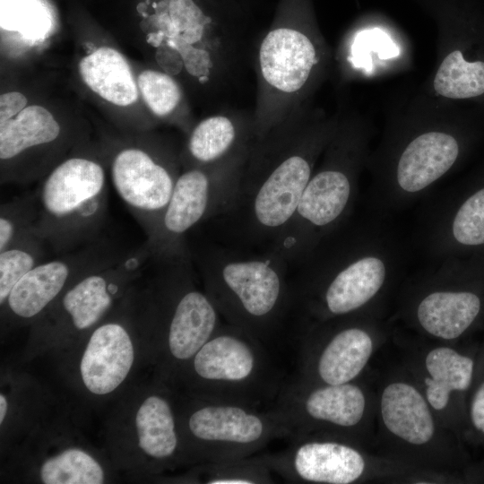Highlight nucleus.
<instances>
[{
  "label": "nucleus",
  "mask_w": 484,
  "mask_h": 484,
  "mask_svg": "<svg viewBox=\"0 0 484 484\" xmlns=\"http://www.w3.org/2000/svg\"><path fill=\"white\" fill-rule=\"evenodd\" d=\"M151 262L144 241L76 281L30 324L28 355L76 346L121 304Z\"/></svg>",
  "instance_id": "5"
},
{
  "label": "nucleus",
  "mask_w": 484,
  "mask_h": 484,
  "mask_svg": "<svg viewBox=\"0 0 484 484\" xmlns=\"http://www.w3.org/2000/svg\"><path fill=\"white\" fill-rule=\"evenodd\" d=\"M476 360L449 347L431 350L425 359L428 373L426 398L435 410H443L453 393H464L472 384Z\"/></svg>",
  "instance_id": "24"
},
{
  "label": "nucleus",
  "mask_w": 484,
  "mask_h": 484,
  "mask_svg": "<svg viewBox=\"0 0 484 484\" xmlns=\"http://www.w3.org/2000/svg\"><path fill=\"white\" fill-rule=\"evenodd\" d=\"M141 96L153 117L174 122L188 134L190 123L183 88L175 77L162 70L146 69L137 76Z\"/></svg>",
  "instance_id": "25"
},
{
  "label": "nucleus",
  "mask_w": 484,
  "mask_h": 484,
  "mask_svg": "<svg viewBox=\"0 0 484 484\" xmlns=\"http://www.w3.org/2000/svg\"><path fill=\"white\" fill-rule=\"evenodd\" d=\"M272 470L264 455L194 466L182 480L206 484L272 483Z\"/></svg>",
  "instance_id": "26"
},
{
  "label": "nucleus",
  "mask_w": 484,
  "mask_h": 484,
  "mask_svg": "<svg viewBox=\"0 0 484 484\" xmlns=\"http://www.w3.org/2000/svg\"><path fill=\"white\" fill-rule=\"evenodd\" d=\"M61 134V125L52 113L39 105L27 106L15 117L0 122L2 166L16 164L32 151L48 148Z\"/></svg>",
  "instance_id": "22"
},
{
  "label": "nucleus",
  "mask_w": 484,
  "mask_h": 484,
  "mask_svg": "<svg viewBox=\"0 0 484 484\" xmlns=\"http://www.w3.org/2000/svg\"><path fill=\"white\" fill-rule=\"evenodd\" d=\"M290 439L285 450L264 454L272 471L289 482L350 484L364 473V457L346 443L308 435Z\"/></svg>",
  "instance_id": "16"
},
{
  "label": "nucleus",
  "mask_w": 484,
  "mask_h": 484,
  "mask_svg": "<svg viewBox=\"0 0 484 484\" xmlns=\"http://www.w3.org/2000/svg\"><path fill=\"white\" fill-rule=\"evenodd\" d=\"M436 91L446 98L466 99L484 93V62H467L459 50L441 63L434 79Z\"/></svg>",
  "instance_id": "27"
},
{
  "label": "nucleus",
  "mask_w": 484,
  "mask_h": 484,
  "mask_svg": "<svg viewBox=\"0 0 484 484\" xmlns=\"http://www.w3.org/2000/svg\"><path fill=\"white\" fill-rule=\"evenodd\" d=\"M191 258L189 250L152 259L149 291L158 333L155 363L159 378L169 385L223 324L204 289L195 284Z\"/></svg>",
  "instance_id": "6"
},
{
  "label": "nucleus",
  "mask_w": 484,
  "mask_h": 484,
  "mask_svg": "<svg viewBox=\"0 0 484 484\" xmlns=\"http://www.w3.org/2000/svg\"><path fill=\"white\" fill-rule=\"evenodd\" d=\"M134 287L121 304L80 341L83 342L82 346H77L81 352L76 376L82 390L91 396L115 393L134 367L138 352L137 327L144 315V298L141 296V313H138Z\"/></svg>",
  "instance_id": "12"
},
{
  "label": "nucleus",
  "mask_w": 484,
  "mask_h": 484,
  "mask_svg": "<svg viewBox=\"0 0 484 484\" xmlns=\"http://www.w3.org/2000/svg\"><path fill=\"white\" fill-rule=\"evenodd\" d=\"M27 98L19 91H8L0 97V122L15 117L27 106Z\"/></svg>",
  "instance_id": "31"
},
{
  "label": "nucleus",
  "mask_w": 484,
  "mask_h": 484,
  "mask_svg": "<svg viewBox=\"0 0 484 484\" xmlns=\"http://www.w3.org/2000/svg\"><path fill=\"white\" fill-rule=\"evenodd\" d=\"M324 160L314 169L296 211L272 250L290 267L302 262L322 241L343 227L358 194V145L347 132H334Z\"/></svg>",
  "instance_id": "8"
},
{
  "label": "nucleus",
  "mask_w": 484,
  "mask_h": 484,
  "mask_svg": "<svg viewBox=\"0 0 484 484\" xmlns=\"http://www.w3.org/2000/svg\"><path fill=\"white\" fill-rule=\"evenodd\" d=\"M180 164L179 153L162 144L151 151L124 147L112 158L113 187L141 225L146 240L153 236L169 201Z\"/></svg>",
  "instance_id": "13"
},
{
  "label": "nucleus",
  "mask_w": 484,
  "mask_h": 484,
  "mask_svg": "<svg viewBox=\"0 0 484 484\" xmlns=\"http://www.w3.org/2000/svg\"><path fill=\"white\" fill-rule=\"evenodd\" d=\"M380 408L385 426L395 436L412 445L431 440L435 424L428 401L411 385L393 382L386 385Z\"/></svg>",
  "instance_id": "21"
},
{
  "label": "nucleus",
  "mask_w": 484,
  "mask_h": 484,
  "mask_svg": "<svg viewBox=\"0 0 484 484\" xmlns=\"http://www.w3.org/2000/svg\"><path fill=\"white\" fill-rule=\"evenodd\" d=\"M27 460L26 472L38 483L102 484L109 476L104 459L73 438L54 439Z\"/></svg>",
  "instance_id": "19"
},
{
  "label": "nucleus",
  "mask_w": 484,
  "mask_h": 484,
  "mask_svg": "<svg viewBox=\"0 0 484 484\" xmlns=\"http://www.w3.org/2000/svg\"><path fill=\"white\" fill-rule=\"evenodd\" d=\"M123 252L99 238L57 258L41 262L13 288L1 306L2 316L10 322L31 324L76 281Z\"/></svg>",
  "instance_id": "14"
},
{
  "label": "nucleus",
  "mask_w": 484,
  "mask_h": 484,
  "mask_svg": "<svg viewBox=\"0 0 484 484\" xmlns=\"http://www.w3.org/2000/svg\"><path fill=\"white\" fill-rule=\"evenodd\" d=\"M427 247L437 260L484 246V187L454 204L441 203L427 232Z\"/></svg>",
  "instance_id": "20"
},
{
  "label": "nucleus",
  "mask_w": 484,
  "mask_h": 484,
  "mask_svg": "<svg viewBox=\"0 0 484 484\" xmlns=\"http://www.w3.org/2000/svg\"><path fill=\"white\" fill-rule=\"evenodd\" d=\"M342 316L341 324L332 333L315 353L303 354L301 380L326 385L352 382L364 369L373 350L368 331Z\"/></svg>",
  "instance_id": "18"
},
{
  "label": "nucleus",
  "mask_w": 484,
  "mask_h": 484,
  "mask_svg": "<svg viewBox=\"0 0 484 484\" xmlns=\"http://www.w3.org/2000/svg\"><path fill=\"white\" fill-rule=\"evenodd\" d=\"M397 262L385 236L341 227L295 266L298 311L318 322L354 315L380 295Z\"/></svg>",
  "instance_id": "3"
},
{
  "label": "nucleus",
  "mask_w": 484,
  "mask_h": 484,
  "mask_svg": "<svg viewBox=\"0 0 484 484\" xmlns=\"http://www.w3.org/2000/svg\"><path fill=\"white\" fill-rule=\"evenodd\" d=\"M108 439L115 462L133 473L154 476L182 466L175 390L160 379L141 389L116 416Z\"/></svg>",
  "instance_id": "10"
},
{
  "label": "nucleus",
  "mask_w": 484,
  "mask_h": 484,
  "mask_svg": "<svg viewBox=\"0 0 484 484\" xmlns=\"http://www.w3.org/2000/svg\"><path fill=\"white\" fill-rule=\"evenodd\" d=\"M247 157L183 169L153 236L145 240L151 258L188 252L186 240L188 231L229 212L237 196Z\"/></svg>",
  "instance_id": "11"
},
{
  "label": "nucleus",
  "mask_w": 484,
  "mask_h": 484,
  "mask_svg": "<svg viewBox=\"0 0 484 484\" xmlns=\"http://www.w3.org/2000/svg\"><path fill=\"white\" fill-rule=\"evenodd\" d=\"M195 259L203 289L225 323L270 350L286 340L288 321L298 307L290 265L280 254L214 246Z\"/></svg>",
  "instance_id": "2"
},
{
  "label": "nucleus",
  "mask_w": 484,
  "mask_h": 484,
  "mask_svg": "<svg viewBox=\"0 0 484 484\" xmlns=\"http://www.w3.org/2000/svg\"><path fill=\"white\" fill-rule=\"evenodd\" d=\"M438 261L423 278L424 290L415 300L413 316L428 334L454 340L480 320L484 296L481 290L462 282L465 270L455 257Z\"/></svg>",
  "instance_id": "15"
},
{
  "label": "nucleus",
  "mask_w": 484,
  "mask_h": 484,
  "mask_svg": "<svg viewBox=\"0 0 484 484\" xmlns=\"http://www.w3.org/2000/svg\"><path fill=\"white\" fill-rule=\"evenodd\" d=\"M79 72L84 83L111 104L126 107L138 99V85L131 68L115 48L101 47L84 56Z\"/></svg>",
  "instance_id": "23"
},
{
  "label": "nucleus",
  "mask_w": 484,
  "mask_h": 484,
  "mask_svg": "<svg viewBox=\"0 0 484 484\" xmlns=\"http://www.w3.org/2000/svg\"><path fill=\"white\" fill-rule=\"evenodd\" d=\"M256 139L253 111L221 107L194 125L179 153L183 169L220 164L249 154Z\"/></svg>",
  "instance_id": "17"
},
{
  "label": "nucleus",
  "mask_w": 484,
  "mask_h": 484,
  "mask_svg": "<svg viewBox=\"0 0 484 484\" xmlns=\"http://www.w3.org/2000/svg\"><path fill=\"white\" fill-rule=\"evenodd\" d=\"M481 370L475 364L473 379L476 383L469 403V419L472 429L484 439V350Z\"/></svg>",
  "instance_id": "30"
},
{
  "label": "nucleus",
  "mask_w": 484,
  "mask_h": 484,
  "mask_svg": "<svg viewBox=\"0 0 484 484\" xmlns=\"http://www.w3.org/2000/svg\"><path fill=\"white\" fill-rule=\"evenodd\" d=\"M261 341L223 323L170 384L182 394L272 408L285 383Z\"/></svg>",
  "instance_id": "4"
},
{
  "label": "nucleus",
  "mask_w": 484,
  "mask_h": 484,
  "mask_svg": "<svg viewBox=\"0 0 484 484\" xmlns=\"http://www.w3.org/2000/svg\"><path fill=\"white\" fill-rule=\"evenodd\" d=\"M47 246L36 232L0 251V306L4 304L15 284L42 262Z\"/></svg>",
  "instance_id": "28"
},
{
  "label": "nucleus",
  "mask_w": 484,
  "mask_h": 484,
  "mask_svg": "<svg viewBox=\"0 0 484 484\" xmlns=\"http://www.w3.org/2000/svg\"><path fill=\"white\" fill-rule=\"evenodd\" d=\"M38 218L35 190L1 204L0 251L21 238L38 232Z\"/></svg>",
  "instance_id": "29"
},
{
  "label": "nucleus",
  "mask_w": 484,
  "mask_h": 484,
  "mask_svg": "<svg viewBox=\"0 0 484 484\" xmlns=\"http://www.w3.org/2000/svg\"><path fill=\"white\" fill-rule=\"evenodd\" d=\"M333 133L303 107L255 140L235 201L220 216L230 220L242 242L261 250L272 247Z\"/></svg>",
  "instance_id": "1"
},
{
  "label": "nucleus",
  "mask_w": 484,
  "mask_h": 484,
  "mask_svg": "<svg viewBox=\"0 0 484 484\" xmlns=\"http://www.w3.org/2000/svg\"><path fill=\"white\" fill-rule=\"evenodd\" d=\"M176 392V391H175ZM182 466L255 455L271 441L290 436L273 408L208 400L176 393Z\"/></svg>",
  "instance_id": "7"
},
{
  "label": "nucleus",
  "mask_w": 484,
  "mask_h": 484,
  "mask_svg": "<svg viewBox=\"0 0 484 484\" xmlns=\"http://www.w3.org/2000/svg\"><path fill=\"white\" fill-rule=\"evenodd\" d=\"M36 191L37 229L47 245L66 253L99 238L108 186L99 160L73 156L56 164Z\"/></svg>",
  "instance_id": "9"
}]
</instances>
